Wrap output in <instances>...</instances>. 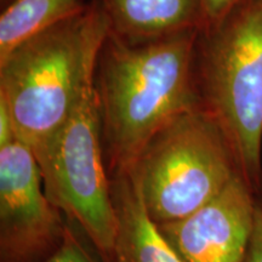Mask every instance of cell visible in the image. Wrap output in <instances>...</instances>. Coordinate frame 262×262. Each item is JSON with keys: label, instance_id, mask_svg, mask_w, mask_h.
I'll use <instances>...</instances> for the list:
<instances>
[{"label": "cell", "instance_id": "obj_12", "mask_svg": "<svg viewBox=\"0 0 262 262\" xmlns=\"http://www.w3.org/2000/svg\"><path fill=\"white\" fill-rule=\"evenodd\" d=\"M242 2L243 0H201L203 14H204L203 27L219 21Z\"/></svg>", "mask_w": 262, "mask_h": 262}, {"label": "cell", "instance_id": "obj_5", "mask_svg": "<svg viewBox=\"0 0 262 262\" xmlns=\"http://www.w3.org/2000/svg\"><path fill=\"white\" fill-rule=\"evenodd\" d=\"M52 203L108 262L117 234V212L102 141L95 79L70 119L38 158Z\"/></svg>", "mask_w": 262, "mask_h": 262}, {"label": "cell", "instance_id": "obj_7", "mask_svg": "<svg viewBox=\"0 0 262 262\" xmlns=\"http://www.w3.org/2000/svg\"><path fill=\"white\" fill-rule=\"evenodd\" d=\"M258 198L241 176L198 210L158 225L183 262H243Z\"/></svg>", "mask_w": 262, "mask_h": 262}, {"label": "cell", "instance_id": "obj_9", "mask_svg": "<svg viewBox=\"0 0 262 262\" xmlns=\"http://www.w3.org/2000/svg\"><path fill=\"white\" fill-rule=\"evenodd\" d=\"M110 31L129 41H145L202 28L201 0H100Z\"/></svg>", "mask_w": 262, "mask_h": 262}, {"label": "cell", "instance_id": "obj_2", "mask_svg": "<svg viewBox=\"0 0 262 262\" xmlns=\"http://www.w3.org/2000/svg\"><path fill=\"white\" fill-rule=\"evenodd\" d=\"M110 24L98 2L21 42L0 60V98L16 137L37 159L70 119L95 79Z\"/></svg>", "mask_w": 262, "mask_h": 262}, {"label": "cell", "instance_id": "obj_14", "mask_svg": "<svg viewBox=\"0 0 262 262\" xmlns=\"http://www.w3.org/2000/svg\"><path fill=\"white\" fill-rule=\"evenodd\" d=\"M15 139L17 137H16L11 113L5 101L0 98V147L8 145Z\"/></svg>", "mask_w": 262, "mask_h": 262}, {"label": "cell", "instance_id": "obj_13", "mask_svg": "<svg viewBox=\"0 0 262 262\" xmlns=\"http://www.w3.org/2000/svg\"><path fill=\"white\" fill-rule=\"evenodd\" d=\"M243 262H262V199L257 201L253 235Z\"/></svg>", "mask_w": 262, "mask_h": 262}, {"label": "cell", "instance_id": "obj_10", "mask_svg": "<svg viewBox=\"0 0 262 262\" xmlns=\"http://www.w3.org/2000/svg\"><path fill=\"white\" fill-rule=\"evenodd\" d=\"M83 0H11L0 16V60L17 45L79 12Z\"/></svg>", "mask_w": 262, "mask_h": 262}, {"label": "cell", "instance_id": "obj_1", "mask_svg": "<svg viewBox=\"0 0 262 262\" xmlns=\"http://www.w3.org/2000/svg\"><path fill=\"white\" fill-rule=\"evenodd\" d=\"M199 32L188 29L145 41L108 33L95 86L111 176L127 171L159 130L199 104L194 78Z\"/></svg>", "mask_w": 262, "mask_h": 262}, {"label": "cell", "instance_id": "obj_8", "mask_svg": "<svg viewBox=\"0 0 262 262\" xmlns=\"http://www.w3.org/2000/svg\"><path fill=\"white\" fill-rule=\"evenodd\" d=\"M111 179L117 234L108 262H183L150 217L130 170Z\"/></svg>", "mask_w": 262, "mask_h": 262}, {"label": "cell", "instance_id": "obj_15", "mask_svg": "<svg viewBox=\"0 0 262 262\" xmlns=\"http://www.w3.org/2000/svg\"><path fill=\"white\" fill-rule=\"evenodd\" d=\"M10 2H11V0H2V5H3V8H4V6L8 5Z\"/></svg>", "mask_w": 262, "mask_h": 262}, {"label": "cell", "instance_id": "obj_3", "mask_svg": "<svg viewBox=\"0 0 262 262\" xmlns=\"http://www.w3.org/2000/svg\"><path fill=\"white\" fill-rule=\"evenodd\" d=\"M194 78L199 106L224 134L241 178L262 199V0H243L201 28Z\"/></svg>", "mask_w": 262, "mask_h": 262}, {"label": "cell", "instance_id": "obj_4", "mask_svg": "<svg viewBox=\"0 0 262 262\" xmlns=\"http://www.w3.org/2000/svg\"><path fill=\"white\" fill-rule=\"evenodd\" d=\"M129 170L158 225L198 210L241 176L224 134L199 104L159 130Z\"/></svg>", "mask_w": 262, "mask_h": 262}, {"label": "cell", "instance_id": "obj_6", "mask_svg": "<svg viewBox=\"0 0 262 262\" xmlns=\"http://www.w3.org/2000/svg\"><path fill=\"white\" fill-rule=\"evenodd\" d=\"M49 198L33 149L19 139L0 147V262H42L68 222Z\"/></svg>", "mask_w": 262, "mask_h": 262}, {"label": "cell", "instance_id": "obj_11", "mask_svg": "<svg viewBox=\"0 0 262 262\" xmlns=\"http://www.w3.org/2000/svg\"><path fill=\"white\" fill-rule=\"evenodd\" d=\"M42 262H100L81 241L70 221L63 241L54 254Z\"/></svg>", "mask_w": 262, "mask_h": 262}]
</instances>
